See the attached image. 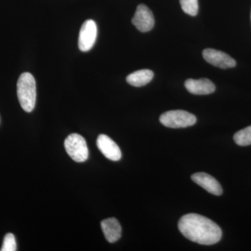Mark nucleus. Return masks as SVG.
I'll list each match as a JSON object with an SVG mask.
<instances>
[{"mask_svg":"<svg viewBox=\"0 0 251 251\" xmlns=\"http://www.w3.org/2000/svg\"><path fill=\"white\" fill-rule=\"evenodd\" d=\"M97 145L100 152L109 160L120 161L122 158V151L115 142L108 135H99L97 140Z\"/></svg>","mask_w":251,"mask_h":251,"instance_id":"6e6552de","label":"nucleus"},{"mask_svg":"<svg viewBox=\"0 0 251 251\" xmlns=\"http://www.w3.org/2000/svg\"><path fill=\"white\" fill-rule=\"evenodd\" d=\"M181 9L186 14L196 16L198 14L199 6L198 0H179Z\"/></svg>","mask_w":251,"mask_h":251,"instance_id":"4468645a","label":"nucleus"},{"mask_svg":"<svg viewBox=\"0 0 251 251\" xmlns=\"http://www.w3.org/2000/svg\"><path fill=\"white\" fill-rule=\"evenodd\" d=\"M186 90L196 95H207L214 93L216 90L214 84L209 79L202 78L199 80L188 79L185 82Z\"/></svg>","mask_w":251,"mask_h":251,"instance_id":"9d476101","label":"nucleus"},{"mask_svg":"<svg viewBox=\"0 0 251 251\" xmlns=\"http://www.w3.org/2000/svg\"><path fill=\"white\" fill-rule=\"evenodd\" d=\"M191 179L211 194L218 196L222 195V187L219 181L207 173H195L191 176Z\"/></svg>","mask_w":251,"mask_h":251,"instance_id":"1a4fd4ad","label":"nucleus"},{"mask_svg":"<svg viewBox=\"0 0 251 251\" xmlns=\"http://www.w3.org/2000/svg\"><path fill=\"white\" fill-rule=\"evenodd\" d=\"M153 72L149 69H142L129 74L126 77V81L129 85L134 87H143L148 85L152 80Z\"/></svg>","mask_w":251,"mask_h":251,"instance_id":"f8f14e48","label":"nucleus"},{"mask_svg":"<svg viewBox=\"0 0 251 251\" xmlns=\"http://www.w3.org/2000/svg\"><path fill=\"white\" fill-rule=\"evenodd\" d=\"M132 23L141 32H148L154 26V17L151 10L146 5L140 4L137 7Z\"/></svg>","mask_w":251,"mask_h":251,"instance_id":"423d86ee","label":"nucleus"},{"mask_svg":"<svg viewBox=\"0 0 251 251\" xmlns=\"http://www.w3.org/2000/svg\"><path fill=\"white\" fill-rule=\"evenodd\" d=\"M197 122L196 116L185 110H171L162 114L160 122L168 128H186L194 125Z\"/></svg>","mask_w":251,"mask_h":251,"instance_id":"7ed1b4c3","label":"nucleus"},{"mask_svg":"<svg viewBox=\"0 0 251 251\" xmlns=\"http://www.w3.org/2000/svg\"><path fill=\"white\" fill-rule=\"evenodd\" d=\"M100 226H101L104 236L108 242H116L121 237V225L115 218L103 220L100 224Z\"/></svg>","mask_w":251,"mask_h":251,"instance_id":"9b49d317","label":"nucleus"},{"mask_svg":"<svg viewBox=\"0 0 251 251\" xmlns=\"http://www.w3.org/2000/svg\"><path fill=\"white\" fill-rule=\"evenodd\" d=\"M234 140L239 146H249L251 145V126L239 130L234 135Z\"/></svg>","mask_w":251,"mask_h":251,"instance_id":"ddd939ff","label":"nucleus"},{"mask_svg":"<svg viewBox=\"0 0 251 251\" xmlns=\"http://www.w3.org/2000/svg\"><path fill=\"white\" fill-rule=\"evenodd\" d=\"M178 228L186 239L202 245H213L222 237L221 227L214 221L200 214L183 216L179 220Z\"/></svg>","mask_w":251,"mask_h":251,"instance_id":"f257e3e1","label":"nucleus"},{"mask_svg":"<svg viewBox=\"0 0 251 251\" xmlns=\"http://www.w3.org/2000/svg\"><path fill=\"white\" fill-rule=\"evenodd\" d=\"M64 147L66 151L74 161L82 163L88 158V148L82 135L77 133L69 135L64 142Z\"/></svg>","mask_w":251,"mask_h":251,"instance_id":"20e7f679","label":"nucleus"},{"mask_svg":"<svg viewBox=\"0 0 251 251\" xmlns=\"http://www.w3.org/2000/svg\"><path fill=\"white\" fill-rule=\"evenodd\" d=\"M202 56L206 62L221 69H229L236 66V61L222 51L212 49L204 50Z\"/></svg>","mask_w":251,"mask_h":251,"instance_id":"0eeeda50","label":"nucleus"},{"mask_svg":"<svg viewBox=\"0 0 251 251\" xmlns=\"http://www.w3.org/2000/svg\"><path fill=\"white\" fill-rule=\"evenodd\" d=\"M97 36V26L93 20H87L82 24L79 33L78 47L82 52L93 48Z\"/></svg>","mask_w":251,"mask_h":251,"instance_id":"39448f33","label":"nucleus"},{"mask_svg":"<svg viewBox=\"0 0 251 251\" xmlns=\"http://www.w3.org/2000/svg\"><path fill=\"white\" fill-rule=\"evenodd\" d=\"M18 100L23 110L31 112L35 107L36 100V81L30 73H23L17 83Z\"/></svg>","mask_w":251,"mask_h":251,"instance_id":"f03ea898","label":"nucleus"},{"mask_svg":"<svg viewBox=\"0 0 251 251\" xmlns=\"http://www.w3.org/2000/svg\"><path fill=\"white\" fill-rule=\"evenodd\" d=\"M17 250L16 238L12 233H8L5 235L4 242L1 251H16Z\"/></svg>","mask_w":251,"mask_h":251,"instance_id":"2eb2a0df","label":"nucleus"},{"mask_svg":"<svg viewBox=\"0 0 251 251\" xmlns=\"http://www.w3.org/2000/svg\"></svg>","mask_w":251,"mask_h":251,"instance_id":"dca6fc26","label":"nucleus"}]
</instances>
